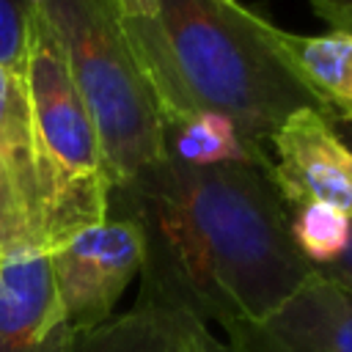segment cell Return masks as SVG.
Returning a JSON list of instances; mask_svg holds the SVG:
<instances>
[{
  "instance_id": "12",
  "label": "cell",
  "mask_w": 352,
  "mask_h": 352,
  "mask_svg": "<svg viewBox=\"0 0 352 352\" xmlns=\"http://www.w3.org/2000/svg\"><path fill=\"white\" fill-rule=\"evenodd\" d=\"M162 157L187 165L245 162L272 168L261 146L245 140L226 116L212 110L162 116Z\"/></svg>"
},
{
  "instance_id": "4",
  "label": "cell",
  "mask_w": 352,
  "mask_h": 352,
  "mask_svg": "<svg viewBox=\"0 0 352 352\" xmlns=\"http://www.w3.org/2000/svg\"><path fill=\"white\" fill-rule=\"evenodd\" d=\"M25 91L33 124L44 234L52 250L77 231L107 217L113 182L91 113L69 74L63 47L38 8L33 11L28 33Z\"/></svg>"
},
{
  "instance_id": "14",
  "label": "cell",
  "mask_w": 352,
  "mask_h": 352,
  "mask_svg": "<svg viewBox=\"0 0 352 352\" xmlns=\"http://www.w3.org/2000/svg\"><path fill=\"white\" fill-rule=\"evenodd\" d=\"M33 11V0H0V69L16 80H25Z\"/></svg>"
},
{
  "instance_id": "18",
  "label": "cell",
  "mask_w": 352,
  "mask_h": 352,
  "mask_svg": "<svg viewBox=\"0 0 352 352\" xmlns=\"http://www.w3.org/2000/svg\"><path fill=\"white\" fill-rule=\"evenodd\" d=\"M330 118V116H327ZM330 126H333V132L346 143V148L352 151V124H346V121H338V118H330Z\"/></svg>"
},
{
  "instance_id": "10",
  "label": "cell",
  "mask_w": 352,
  "mask_h": 352,
  "mask_svg": "<svg viewBox=\"0 0 352 352\" xmlns=\"http://www.w3.org/2000/svg\"><path fill=\"white\" fill-rule=\"evenodd\" d=\"M72 352H234L198 316L157 305L135 302L126 314L74 333Z\"/></svg>"
},
{
  "instance_id": "3",
  "label": "cell",
  "mask_w": 352,
  "mask_h": 352,
  "mask_svg": "<svg viewBox=\"0 0 352 352\" xmlns=\"http://www.w3.org/2000/svg\"><path fill=\"white\" fill-rule=\"evenodd\" d=\"M33 3L63 47L74 88L96 126L113 187L132 182L162 160V116L116 0Z\"/></svg>"
},
{
  "instance_id": "1",
  "label": "cell",
  "mask_w": 352,
  "mask_h": 352,
  "mask_svg": "<svg viewBox=\"0 0 352 352\" xmlns=\"http://www.w3.org/2000/svg\"><path fill=\"white\" fill-rule=\"evenodd\" d=\"M107 214L140 228L138 302L182 308L226 333L267 319L314 275L261 165L162 157L110 190Z\"/></svg>"
},
{
  "instance_id": "17",
  "label": "cell",
  "mask_w": 352,
  "mask_h": 352,
  "mask_svg": "<svg viewBox=\"0 0 352 352\" xmlns=\"http://www.w3.org/2000/svg\"><path fill=\"white\" fill-rule=\"evenodd\" d=\"M319 272H322V275H327V278H333L336 283H341V286L352 289V242H349L346 253H344L336 264H330V267H324V270H319Z\"/></svg>"
},
{
  "instance_id": "16",
  "label": "cell",
  "mask_w": 352,
  "mask_h": 352,
  "mask_svg": "<svg viewBox=\"0 0 352 352\" xmlns=\"http://www.w3.org/2000/svg\"><path fill=\"white\" fill-rule=\"evenodd\" d=\"M124 19H151L157 14V0H116Z\"/></svg>"
},
{
  "instance_id": "13",
  "label": "cell",
  "mask_w": 352,
  "mask_h": 352,
  "mask_svg": "<svg viewBox=\"0 0 352 352\" xmlns=\"http://www.w3.org/2000/svg\"><path fill=\"white\" fill-rule=\"evenodd\" d=\"M289 234L300 256L314 270H324L346 253L352 242V217L327 204H305L289 220Z\"/></svg>"
},
{
  "instance_id": "11",
  "label": "cell",
  "mask_w": 352,
  "mask_h": 352,
  "mask_svg": "<svg viewBox=\"0 0 352 352\" xmlns=\"http://www.w3.org/2000/svg\"><path fill=\"white\" fill-rule=\"evenodd\" d=\"M275 41L327 116L352 124V36L336 30L322 36L275 30Z\"/></svg>"
},
{
  "instance_id": "5",
  "label": "cell",
  "mask_w": 352,
  "mask_h": 352,
  "mask_svg": "<svg viewBox=\"0 0 352 352\" xmlns=\"http://www.w3.org/2000/svg\"><path fill=\"white\" fill-rule=\"evenodd\" d=\"M143 264V236L129 217L107 214L50 250L55 292L74 333L113 316V308Z\"/></svg>"
},
{
  "instance_id": "2",
  "label": "cell",
  "mask_w": 352,
  "mask_h": 352,
  "mask_svg": "<svg viewBox=\"0 0 352 352\" xmlns=\"http://www.w3.org/2000/svg\"><path fill=\"white\" fill-rule=\"evenodd\" d=\"M124 28L160 116L212 110L256 146L302 107L327 116L278 50V28L239 0H157L151 19H124Z\"/></svg>"
},
{
  "instance_id": "6",
  "label": "cell",
  "mask_w": 352,
  "mask_h": 352,
  "mask_svg": "<svg viewBox=\"0 0 352 352\" xmlns=\"http://www.w3.org/2000/svg\"><path fill=\"white\" fill-rule=\"evenodd\" d=\"M270 140L278 154L270 179L283 206L327 204L352 217V151L333 132L324 113L302 107Z\"/></svg>"
},
{
  "instance_id": "9",
  "label": "cell",
  "mask_w": 352,
  "mask_h": 352,
  "mask_svg": "<svg viewBox=\"0 0 352 352\" xmlns=\"http://www.w3.org/2000/svg\"><path fill=\"white\" fill-rule=\"evenodd\" d=\"M74 330L60 308L50 250L0 253V352H72Z\"/></svg>"
},
{
  "instance_id": "7",
  "label": "cell",
  "mask_w": 352,
  "mask_h": 352,
  "mask_svg": "<svg viewBox=\"0 0 352 352\" xmlns=\"http://www.w3.org/2000/svg\"><path fill=\"white\" fill-rule=\"evenodd\" d=\"M226 336L234 352H352V289L314 270L278 311Z\"/></svg>"
},
{
  "instance_id": "15",
  "label": "cell",
  "mask_w": 352,
  "mask_h": 352,
  "mask_svg": "<svg viewBox=\"0 0 352 352\" xmlns=\"http://www.w3.org/2000/svg\"><path fill=\"white\" fill-rule=\"evenodd\" d=\"M316 16H322L330 30L352 36V0H311Z\"/></svg>"
},
{
  "instance_id": "8",
  "label": "cell",
  "mask_w": 352,
  "mask_h": 352,
  "mask_svg": "<svg viewBox=\"0 0 352 352\" xmlns=\"http://www.w3.org/2000/svg\"><path fill=\"white\" fill-rule=\"evenodd\" d=\"M47 248L25 80L0 69V253Z\"/></svg>"
}]
</instances>
